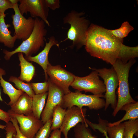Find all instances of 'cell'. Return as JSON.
<instances>
[{
    "mask_svg": "<svg viewBox=\"0 0 138 138\" xmlns=\"http://www.w3.org/2000/svg\"><path fill=\"white\" fill-rule=\"evenodd\" d=\"M5 129L6 130V138H13L14 135L16 133V129L11 122L7 123Z\"/></svg>",
    "mask_w": 138,
    "mask_h": 138,
    "instance_id": "obj_31",
    "label": "cell"
},
{
    "mask_svg": "<svg viewBox=\"0 0 138 138\" xmlns=\"http://www.w3.org/2000/svg\"><path fill=\"white\" fill-rule=\"evenodd\" d=\"M96 71L99 76L104 81L106 93L104 97L106 99L105 110L111 105L114 109L116 105V89L118 86V80L117 73L112 67L110 68H104L101 69H92Z\"/></svg>",
    "mask_w": 138,
    "mask_h": 138,
    "instance_id": "obj_6",
    "label": "cell"
},
{
    "mask_svg": "<svg viewBox=\"0 0 138 138\" xmlns=\"http://www.w3.org/2000/svg\"><path fill=\"white\" fill-rule=\"evenodd\" d=\"M48 42H46L43 49L37 55L34 56H30L25 57L28 61L35 62L40 65L44 70L46 79L47 80L48 75L46 73V70L48 65L50 63L48 56L51 47L54 45L59 47V44L54 36H52L49 38Z\"/></svg>",
    "mask_w": 138,
    "mask_h": 138,
    "instance_id": "obj_15",
    "label": "cell"
},
{
    "mask_svg": "<svg viewBox=\"0 0 138 138\" xmlns=\"http://www.w3.org/2000/svg\"><path fill=\"white\" fill-rule=\"evenodd\" d=\"M101 98L98 95L83 94L77 90L70 91L64 95L61 106L66 109L73 106L80 108L86 106L91 110H98L104 107L105 105V101Z\"/></svg>",
    "mask_w": 138,
    "mask_h": 138,
    "instance_id": "obj_5",
    "label": "cell"
},
{
    "mask_svg": "<svg viewBox=\"0 0 138 138\" xmlns=\"http://www.w3.org/2000/svg\"><path fill=\"white\" fill-rule=\"evenodd\" d=\"M47 6L52 10L59 8L60 7L59 0H44Z\"/></svg>",
    "mask_w": 138,
    "mask_h": 138,
    "instance_id": "obj_33",
    "label": "cell"
},
{
    "mask_svg": "<svg viewBox=\"0 0 138 138\" xmlns=\"http://www.w3.org/2000/svg\"><path fill=\"white\" fill-rule=\"evenodd\" d=\"M84 14L83 12L73 10L64 17L63 23L69 24L70 27L67 37L61 42L70 40L72 42L71 47L77 49L85 45L86 33L90 24L89 21L84 16Z\"/></svg>",
    "mask_w": 138,
    "mask_h": 138,
    "instance_id": "obj_3",
    "label": "cell"
},
{
    "mask_svg": "<svg viewBox=\"0 0 138 138\" xmlns=\"http://www.w3.org/2000/svg\"><path fill=\"white\" fill-rule=\"evenodd\" d=\"M48 95V93L46 92L40 94H35L32 98V112L34 116L38 119H40Z\"/></svg>",
    "mask_w": 138,
    "mask_h": 138,
    "instance_id": "obj_21",
    "label": "cell"
},
{
    "mask_svg": "<svg viewBox=\"0 0 138 138\" xmlns=\"http://www.w3.org/2000/svg\"><path fill=\"white\" fill-rule=\"evenodd\" d=\"M52 118L47 121L40 129L35 138H48L50 134Z\"/></svg>",
    "mask_w": 138,
    "mask_h": 138,
    "instance_id": "obj_28",
    "label": "cell"
},
{
    "mask_svg": "<svg viewBox=\"0 0 138 138\" xmlns=\"http://www.w3.org/2000/svg\"><path fill=\"white\" fill-rule=\"evenodd\" d=\"M32 98L24 93L15 104L10 107L8 113L28 116L32 112Z\"/></svg>",
    "mask_w": 138,
    "mask_h": 138,
    "instance_id": "obj_16",
    "label": "cell"
},
{
    "mask_svg": "<svg viewBox=\"0 0 138 138\" xmlns=\"http://www.w3.org/2000/svg\"><path fill=\"white\" fill-rule=\"evenodd\" d=\"M138 56V47H130L123 44L118 59L126 63L128 61L134 59Z\"/></svg>",
    "mask_w": 138,
    "mask_h": 138,
    "instance_id": "obj_22",
    "label": "cell"
},
{
    "mask_svg": "<svg viewBox=\"0 0 138 138\" xmlns=\"http://www.w3.org/2000/svg\"><path fill=\"white\" fill-rule=\"evenodd\" d=\"M18 2L20 3L19 9L22 15L29 12L32 18H39L48 26H50L48 20L49 8L44 0H18Z\"/></svg>",
    "mask_w": 138,
    "mask_h": 138,
    "instance_id": "obj_10",
    "label": "cell"
},
{
    "mask_svg": "<svg viewBox=\"0 0 138 138\" xmlns=\"http://www.w3.org/2000/svg\"><path fill=\"white\" fill-rule=\"evenodd\" d=\"M123 42L114 37L109 29L92 24L87 31L85 46L91 56L112 65L118 59Z\"/></svg>",
    "mask_w": 138,
    "mask_h": 138,
    "instance_id": "obj_1",
    "label": "cell"
},
{
    "mask_svg": "<svg viewBox=\"0 0 138 138\" xmlns=\"http://www.w3.org/2000/svg\"><path fill=\"white\" fill-rule=\"evenodd\" d=\"M8 81L13 83L18 89L23 91L30 97L32 98L35 95L32 88L31 83H25L18 78L13 76H11Z\"/></svg>",
    "mask_w": 138,
    "mask_h": 138,
    "instance_id": "obj_25",
    "label": "cell"
},
{
    "mask_svg": "<svg viewBox=\"0 0 138 138\" xmlns=\"http://www.w3.org/2000/svg\"><path fill=\"white\" fill-rule=\"evenodd\" d=\"M124 138H133L135 134L138 137V119L124 122Z\"/></svg>",
    "mask_w": 138,
    "mask_h": 138,
    "instance_id": "obj_27",
    "label": "cell"
},
{
    "mask_svg": "<svg viewBox=\"0 0 138 138\" xmlns=\"http://www.w3.org/2000/svg\"><path fill=\"white\" fill-rule=\"evenodd\" d=\"M6 15L0 17V43H3L5 47L12 48L14 47L17 39L15 36H12V32L8 29L11 25L5 23Z\"/></svg>",
    "mask_w": 138,
    "mask_h": 138,
    "instance_id": "obj_19",
    "label": "cell"
},
{
    "mask_svg": "<svg viewBox=\"0 0 138 138\" xmlns=\"http://www.w3.org/2000/svg\"><path fill=\"white\" fill-rule=\"evenodd\" d=\"M0 120L4 121L6 123L10 121V117L8 112H6L0 109Z\"/></svg>",
    "mask_w": 138,
    "mask_h": 138,
    "instance_id": "obj_34",
    "label": "cell"
},
{
    "mask_svg": "<svg viewBox=\"0 0 138 138\" xmlns=\"http://www.w3.org/2000/svg\"><path fill=\"white\" fill-rule=\"evenodd\" d=\"M136 62L134 59L130 60L126 63L117 59L112 65L116 71L118 80V100L115 108L112 113L115 117L125 105L136 101L132 97L130 93L128 77L129 72L132 66Z\"/></svg>",
    "mask_w": 138,
    "mask_h": 138,
    "instance_id": "obj_4",
    "label": "cell"
},
{
    "mask_svg": "<svg viewBox=\"0 0 138 138\" xmlns=\"http://www.w3.org/2000/svg\"><path fill=\"white\" fill-rule=\"evenodd\" d=\"M87 110L86 108H80L76 106L67 109L60 129L63 134L65 138H68V132L79 123H84L88 127V125L86 118Z\"/></svg>",
    "mask_w": 138,
    "mask_h": 138,
    "instance_id": "obj_12",
    "label": "cell"
},
{
    "mask_svg": "<svg viewBox=\"0 0 138 138\" xmlns=\"http://www.w3.org/2000/svg\"><path fill=\"white\" fill-rule=\"evenodd\" d=\"M51 133L49 138H61V132L60 130L56 129L53 130Z\"/></svg>",
    "mask_w": 138,
    "mask_h": 138,
    "instance_id": "obj_35",
    "label": "cell"
},
{
    "mask_svg": "<svg viewBox=\"0 0 138 138\" xmlns=\"http://www.w3.org/2000/svg\"><path fill=\"white\" fill-rule=\"evenodd\" d=\"M21 68L20 74L18 78L21 80L29 83L32 79L35 72L34 66L24 57L23 53H18Z\"/></svg>",
    "mask_w": 138,
    "mask_h": 138,
    "instance_id": "obj_18",
    "label": "cell"
},
{
    "mask_svg": "<svg viewBox=\"0 0 138 138\" xmlns=\"http://www.w3.org/2000/svg\"><path fill=\"white\" fill-rule=\"evenodd\" d=\"M10 121L12 123L16 131V133L13 137V138H26L21 132L19 129V126L16 119L14 117L10 116Z\"/></svg>",
    "mask_w": 138,
    "mask_h": 138,
    "instance_id": "obj_32",
    "label": "cell"
},
{
    "mask_svg": "<svg viewBox=\"0 0 138 138\" xmlns=\"http://www.w3.org/2000/svg\"><path fill=\"white\" fill-rule=\"evenodd\" d=\"M88 75L84 77L75 76L71 86L74 89L80 91L90 92L94 95L104 97L103 93L105 92V85L100 79L98 73L93 70Z\"/></svg>",
    "mask_w": 138,
    "mask_h": 138,
    "instance_id": "obj_7",
    "label": "cell"
},
{
    "mask_svg": "<svg viewBox=\"0 0 138 138\" xmlns=\"http://www.w3.org/2000/svg\"><path fill=\"white\" fill-rule=\"evenodd\" d=\"M46 72L51 80L62 90L64 95L70 92L69 87L73 82L75 76L60 65L53 66L50 63Z\"/></svg>",
    "mask_w": 138,
    "mask_h": 138,
    "instance_id": "obj_9",
    "label": "cell"
},
{
    "mask_svg": "<svg viewBox=\"0 0 138 138\" xmlns=\"http://www.w3.org/2000/svg\"><path fill=\"white\" fill-rule=\"evenodd\" d=\"M6 72L1 68L0 70V83L3 89V92L9 97L10 101L7 105L10 107L14 105L20 96L24 92L21 90L16 89L9 82L5 80L2 77L5 75Z\"/></svg>",
    "mask_w": 138,
    "mask_h": 138,
    "instance_id": "obj_17",
    "label": "cell"
},
{
    "mask_svg": "<svg viewBox=\"0 0 138 138\" xmlns=\"http://www.w3.org/2000/svg\"><path fill=\"white\" fill-rule=\"evenodd\" d=\"M1 68H0V70ZM3 101V99H2L1 97V92L0 89V101Z\"/></svg>",
    "mask_w": 138,
    "mask_h": 138,
    "instance_id": "obj_37",
    "label": "cell"
},
{
    "mask_svg": "<svg viewBox=\"0 0 138 138\" xmlns=\"http://www.w3.org/2000/svg\"><path fill=\"white\" fill-rule=\"evenodd\" d=\"M66 109L61 106H56L53 110L52 116V122L51 131L59 129L63 123L66 113Z\"/></svg>",
    "mask_w": 138,
    "mask_h": 138,
    "instance_id": "obj_23",
    "label": "cell"
},
{
    "mask_svg": "<svg viewBox=\"0 0 138 138\" xmlns=\"http://www.w3.org/2000/svg\"><path fill=\"white\" fill-rule=\"evenodd\" d=\"M134 29V27L128 21H125L122 24L120 28L114 30L109 29V31L116 38L123 40V38L126 37Z\"/></svg>",
    "mask_w": 138,
    "mask_h": 138,
    "instance_id": "obj_26",
    "label": "cell"
},
{
    "mask_svg": "<svg viewBox=\"0 0 138 138\" xmlns=\"http://www.w3.org/2000/svg\"><path fill=\"white\" fill-rule=\"evenodd\" d=\"M14 4L10 0H0V17L5 14V12L6 10L13 9Z\"/></svg>",
    "mask_w": 138,
    "mask_h": 138,
    "instance_id": "obj_30",
    "label": "cell"
},
{
    "mask_svg": "<svg viewBox=\"0 0 138 138\" xmlns=\"http://www.w3.org/2000/svg\"><path fill=\"white\" fill-rule=\"evenodd\" d=\"M6 126V125H3L0 124V129H5Z\"/></svg>",
    "mask_w": 138,
    "mask_h": 138,
    "instance_id": "obj_36",
    "label": "cell"
},
{
    "mask_svg": "<svg viewBox=\"0 0 138 138\" xmlns=\"http://www.w3.org/2000/svg\"><path fill=\"white\" fill-rule=\"evenodd\" d=\"M48 97L45 107L41 115V120L44 124L52 118L53 110L58 105H61L65 95L62 90L53 83L49 78L48 79Z\"/></svg>",
    "mask_w": 138,
    "mask_h": 138,
    "instance_id": "obj_11",
    "label": "cell"
},
{
    "mask_svg": "<svg viewBox=\"0 0 138 138\" xmlns=\"http://www.w3.org/2000/svg\"><path fill=\"white\" fill-rule=\"evenodd\" d=\"M8 113L16 119L20 132L26 138H35L36 133L43 125L41 120L36 118L32 112L28 116Z\"/></svg>",
    "mask_w": 138,
    "mask_h": 138,
    "instance_id": "obj_13",
    "label": "cell"
},
{
    "mask_svg": "<svg viewBox=\"0 0 138 138\" xmlns=\"http://www.w3.org/2000/svg\"><path fill=\"white\" fill-rule=\"evenodd\" d=\"M99 123H92L89 120L87 123L94 131L98 130L100 132L104 134L108 133L109 138H124V125L123 123L113 126H109L108 121L103 120L99 117Z\"/></svg>",
    "mask_w": 138,
    "mask_h": 138,
    "instance_id": "obj_14",
    "label": "cell"
},
{
    "mask_svg": "<svg viewBox=\"0 0 138 138\" xmlns=\"http://www.w3.org/2000/svg\"><path fill=\"white\" fill-rule=\"evenodd\" d=\"M120 110L126 111V113L121 120L113 123L108 122L109 126L118 125L126 120H135L138 119V102L130 103L124 105Z\"/></svg>",
    "mask_w": 138,
    "mask_h": 138,
    "instance_id": "obj_20",
    "label": "cell"
},
{
    "mask_svg": "<svg viewBox=\"0 0 138 138\" xmlns=\"http://www.w3.org/2000/svg\"><path fill=\"white\" fill-rule=\"evenodd\" d=\"M32 88L35 94H41L48 91V83L46 81L42 83H31Z\"/></svg>",
    "mask_w": 138,
    "mask_h": 138,
    "instance_id": "obj_29",
    "label": "cell"
},
{
    "mask_svg": "<svg viewBox=\"0 0 138 138\" xmlns=\"http://www.w3.org/2000/svg\"><path fill=\"white\" fill-rule=\"evenodd\" d=\"M74 131L75 138H97L92 135L91 130L84 123L77 124L74 127ZM104 135L106 138H109L107 133Z\"/></svg>",
    "mask_w": 138,
    "mask_h": 138,
    "instance_id": "obj_24",
    "label": "cell"
},
{
    "mask_svg": "<svg viewBox=\"0 0 138 138\" xmlns=\"http://www.w3.org/2000/svg\"><path fill=\"white\" fill-rule=\"evenodd\" d=\"M34 29L31 34L26 40L22 41L21 44L13 51L3 50L4 58L6 60H10L12 55L18 53H24L25 57L31 56L33 54L37 52L44 44L45 37L47 32L45 28V22L40 18H35Z\"/></svg>",
    "mask_w": 138,
    "mask_h": 138,
    "instance_id": "obj_2",
    "label": "cell"
},
{
    "mask_svg": "<svg viewBox=\"0 0 138 138\" xmlns=\"http://www.w3.org/2000/svg\"><path fill=\"white\" fill-rule=\"evenodd\" d=\"M13 9L15 14H12V24L14 29V35L17 39L24 41L31 34L34 26L35 19L31 17L26 19L20 12L18 4H14Z\"/></svg>",
    "mask_w": 138,
    "mask_h": 138,
    "instance_id": "obj_8",
    "label": "cell"
}]
</instances>
